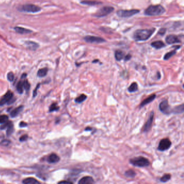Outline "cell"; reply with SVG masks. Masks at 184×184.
Returning <instances> with one entry per match:
<instances>
[{
    "instance_id": "24",
    "label": "cell",
    "mask_w": 184,
    "mask_h": 184,
    "mask_svg": "<svg viewBox=\"0 0 184 184\" xmlns=\"http://www.w3.org/2000/svg\"><path fill=\"white\" fill-rule=\"evenodd\" d=\"M48 69L47 68H44L40 69V70H38V72H37V76L38 77H44L47 75L48 73Z\"/></svg>"
},
{
    "instance_id": "33",
    "label": "cell",
    "mask_w": 184,
    "mask_h": 184,
    "mask_svg": "<svg viewBox=\"0 0 184 184\" xmlns=\"http://www.w3.org/2000/svg\"><path fill=\"white\" fill-rule=\"evenodd\" d=\"M8 116L5 115L0 116V124H5L8 121Z\"/></svg>"
},
{
    "instance_id": "13",
    "label": "cell",
    "mask_w": 184,
    "mask_h": 184,
    "mask_svg": "<svg viewBox=\"0 0 184 184\" xmlns=\"http://www.w3.org/2000/svg\"><path fill=\"white\" fill-rule=\"evenodd\" d=\"M24 45L29 50L32 51L36 50L39 47V44L38 43H36L35 42L31 41V40L25 41L24 42Z\"/></svg>"
},
{
    "instance_id": "4",
    "label": "cell",
    "mask_w": 184,
    "mask_h": 184,
    "mask_svg": "<svg viewBox=\"0 0 184 184\" xmlns=\"http://www.w3.org/2000/svg\"><path fill=\"white\" fill-rule=\"evenodd\" d=\"M18 10L21 12L26 13H37L41 10V8L37 5L33 4H26L24 5H20L18 7Z\"/></svg>"
},
{
    "instance_id": "30",
    "label": "cell",
    "mask_w": 184,
    "mask_h": 184,
    "mask_svg": "<svg viewBox=\"0 0 184 184\" xmlns=\"http://www.w3.org/2000/svg\"><path fill=\"white\" fill-rule=\"evenodd\" d=\"M60 107L58 106L57 103H53L49 107V112H52L53 111H58Z\"/></svg>"
},
{
    "instance_id": "8",
    "label": "cell",
    "mask_w": 184,
    "mask_h": 184,
    "mask_svg": "<svg viewBox=\"0 0 184 184\" xmlns=\"http://www.w3.org/2000/svg\"><path fill=\"white\" fill-rule=\"evenodd\" d=\"M171 141L169 140V139H163L160 141L157 149L160 151H165L171 147Z\"/></svg>"
},
{
    "instance_id": "34",
    "label": "cell",
    "mask_w": 184,
    "mask_h": 184,
    "mask_svg": "<svg viewBox=\"0 0 184 184\" xmlns=\"http://www.w3.org/2000/svg\"><path fill=\"white\" fill-rule=\"evenodd\" d=\"M23 88L26 91H29L30 88H31V84L29 83L27 79H25L24 81H23Z\"/></svg>"
},
{
    "instance_id": "2",
    "label": "cell",
    "mask_w": 184,
    "mask_h": 184,
    "mask_svg": "<svg viewBox=\"0 0 184 184\" xmlns=\"http://www.w3.org/2000/svg\"><path fill=\"white\" fill-rule=\"evenodd\" d=\"M165 9L160 5H151L144 11V14L146 16H156L163 14L165 12Z\"/></svg>"
},
{
    "instance_id": "25",
    "label": "cell",
    "mask_w": 184,
    "mask_h": 184,
    "mask_svg": "<svg viewBox=\"0 0 184 184\" xmlns=\"http://www.w3.org/2000/svg\"><path fill=\"white\" fill-rule=\"evenodd\" d=\"M138 89V84L136 82H134L133 83L131 84V86H129L128 90L129 92H134L137 91Z\"/></svg>"
},
{
    "instance_id": "38",
    "label": "cell",
    "mask_w": 184,
    "mask_h": 184,
    "mask_svg": "<svg viewBox=\"0 0 184 184\" xmlns=\"http://www.w3.org/2000/svg\"><path fill=\"white\" fill-rule=\"evenodd\" d=\"M40 84L39 83L37 84V86H36V88L33 91V97H35L37 95V89L40 88Z\"/></svg>"
},
{
    "instance_id": "26",
    "label": "cell",
    "mask_w": 184,
    "mask_h": 184,
    "mask_svg": "<svg viewBox=\"0 0 184 184\" xmlns=\"http://www.w3.org/2000/svg\"><path fill=\"white\" fill-rule=\"evenodd\" d=\"M16 90L20 94H22L23 93V81H20L18 83L16 86Z\"/></svg>"
},
{
    "instance_id": "17",
    "label": "cell",
    "mask_w": 184,
    "mask_h": 184,
    "mask_svg": "<svg viewBox=\"0 0 184 184\" xmlns=\"http://www.w3.org/2000/svg\"><path fill=\"white\" fill-rule=\"evenodd\" d=\"M24 106L23 105H21L19 106L18 108L14 109L13 111L10 112V116L12 118H15L16 116H18L19 114H20L21 112L23 110Z\"/></svg>"
},
{
    "instance_id": "3",
    "label": "cell",
    "mask_w": 184,
    "mask_h": 184,
    "mask_svg": "<svg viewBox=\"0 0 184 184\" xmlns=\"http://www.w3.org/2000/svg\"><path fill=\"white\" fill-rule=\"evenodd\" d=\"M130 163L134 166L139 167L149 166L150 164V162L149 161V159H147L144 157L141 156L132 158L130 160Z\"/></svg>"
},
{
    "instance_id": "6",
    "label": "cell",
    "mask_w": 184,
    "mask_h": 184,
    "mask_svg": "<svg viewBox=\"0 0 184 184\" xmlns=\"http://www.w3.org/2000/svg\"><path fill=\"white\" fill-rule=\"evenodd\" d=\"M14 94L10 90H8L4 96L0 98V106H3L5 104H11L15 100H13Z\"/></svg>"
},
{
    "instance_id": "16",
    "label": "cell",
    "mask_w": 184,
    "mask_h": 184,
    "mask_svg": "<svg viewBox=\"0 0 184 184\" xmlns=\"http://www.w3.org/2000/svg\"><path fill=\"white\" fill-rule=\"evenodd\" d=\"M156 95L155 94H153V95H152L151 96L149 97L148 98L144 99V101H143L141 103H140V108L144 107V106L147 105L148 104L150 103L152 101H153L154 100V99L156 98Z\"/></svg>"
},
{
    "instance_id": "19",
    "label": "cell",
    "mask_w": 184,
    "mask_h": 184,
    "mask_svg": "<svg viewBox=\"0 0 184 184\" xmlns=\"http://www.w3.org/2000/svg\"><path fill=\"white\" fill-rule=\"evenodd\" d=\"M60 160V157L56 154L52 153L48 157V161L50 163H56Z\"/></svg>"
},
{
    "instance_id": "14",
    "label": "cell",
    "mask_w": 184,
    "mask_h": 184,
    "mask_svg": "<svg viewBox=\"0 0 184 184\" xmlns=\"http://www.w3.org/2000/svg\"><path fill=\"white\" fill-rule=\"evenodd\" d=\"M93 179L90 176H84L78 182V184H93Z\"/></svg>"
},
{
    "instance_id": "18",
    "label": "cell",
    "mask_w": 184,
    "mask_h": 184,
    "mask_svg": "<svg viewBox=\"0 0 184 184\" xmlns=\"http://www.w3.org/2000/svg\"><path fill=\"white\" fill-rule=\"evenodd\" d=\"M151 46L153 48H154L156 49H160L165 47L166 45L163 42H162L161 40H157V41H154L153 42H152L151 44Z\"/></svg>"
},
{
    "instance_id": "42",
    "label": "cell",
    "mask_w": 184,
    "mask_h": 184,
    "mask_svg": "<svg viewBox=\"0 0 184 184\" xmlns=\"http://www.w3.org/2000/svg\"><path fill=\"white\" fill-rule=\"evenodd\" d=\"M58 184H73V183L72 182H69V181L63 180V181L59 182Z\"/></svg>"
},
{
    "instance_id": "32",
    "label": "cell",
    "mask_w": 184,
    "mask_h": 184,
    "mask_svg": "<svg viewBox=\"0 0 184 184\" xmlns=\"http://www.w3.org/2000/svg\"><path fill=\"white\" fill-rule=\"evenodd\" d=\"M13 131H14V126H13L12 122L9 124V125L7 128V134L8 136H10L11 134H13Z\"/></svg>"
},
{
    "instance_id": "10",
    "label": "cell",
    "mask_w": 184,
    "mask_h": 184,
    "mask_svg": "<svg viewBox=\"0 0 184 184\" xmlns=\"http://www.w3.org/2000/svg\"><path fill=\"white\" fill-rule=\"evenodd\" d=\"M159 110L162 113L165 115H169L171 113V108L167 99L162 101L159 104Z\"/></svg>"
},
{
    "instance_id": "22",
    "label": "cell",
    "mask_w": 184,
    "mask_h": 184,
    "mask_svg": "<svg viewBox=\"0 0 184 184\" xmlns=\"http://www.w3.org/2000/svg\"><path fill=\"white\" fill-rule=\"evenodd\" d=\"M115 56L117 61H121V60L124 57V53L121 50H117L115 51Z\"/></svg>"
},
{
    "instance_id": "28",
    "label": "cell",
    "mask_w": 184,
    "mask_h": 184,
    "mask_svg": "<svg viewBox=\"0 0 184 184\" xmlns=\"http://www.w3.org/2000/svg\"><path fill=\"white\" fill-rule=\"evenodd\" d=\"M125 176L128 177V178H134V176H136V172L134 171V170L132 169H129L125 172Z\"/></svg>"
},
{
    "instance_id": "20",
    "label": "cell",
    "mask_w": 184,
    "mask_h": 184,
    "mask_svg": "<svg viewBox=\"0 0 184 184\" xmlns=\"http://www.w3.org/2000/svg\"><path fill=\"white\" fill-rule=\"evenodd\" d=\"M22 182L23 184H40V182L34 178H28L24 179Z\"/></svg>"
},
{
    "instance_id": "23",
    "label": "cell",
    "mask_w": 184,
    "mask_h": 184,
    "mask_svg": "<svg viewBox=\"0 0 184 184\" xmlns=\"http://www.w3.org/2000/svg\"><path fill=\"white\" fill-rule=\"evenodd\" d=\"M81 3L84 5H102L103 3L102 2L93 1H81Z\"/></svg>"
},
{
    "instance_id": "40",
    "label": "cell",
    "mask_w": 184,
    "mask_h": 184,
    "mask_svg": "<svg viewBox=\"0 0 184 184\" xmlns=\"http://www.w3.org/2000/svg\"><path fill=\"white\" fill-rule=\"evenodd\" d=\"M28 136L27 135H23L20 138V141H24L25 140H27V139H28Z\"/></svg>"
},
{
    "instance_id": "31",
    "label": "cell",
    "mask_w": 184,
    "mask_h": 184,
    "mask_svg": "<svg viewBox=\"0 0 184 184\" xmlns=\"http://www.w3.org/2000/svg\"><path fill=\"white\" fill-rule=\"evenodd\" d=\"M171 174H164V176L161 177L160 180V182H166L169 181L171 179Z\"/></svg>"
},
{
    "instance_id": "45",
    "label": "cell",
    "mask_w": 184,
    "mask_h": 184,
    "mask_svg": "<svg viewBox=\"0 0 184 184\" xmlns=\"http://www.w3.org/2000/svg\"><path fill=\"white\" fill-rule=\"evenodd\" d=\"M98 61L99 60H94V61H92V63H96V62H98Z\"/></svg>"
},
{
    "instance_id": "29",
    "label": "cell",
    "mask_w": 184,
    "mask_h": 184,
    "mask_svg": "<svg viewBox=\"0 0 184 184\" xmlns=\"http://www.w3.org/2000/svg\"><path fill=\"white\" fill-rule=\"evenodd\" d=\"M176 53V50L169 51L168 53H166L164 56V60H168L169 58L172 57L173 56H174Z\"/></svg>"
},
{
    "instance_id": "12",
    "label": "cell",
    "mask_w": 184,
    "mask_h": 184,
    "mask_svg": "<svg viewBox=\"0 0 184 184\" xmlns=\"http://www.w3.org/2000/svg\"><path fill=\"white\" fill-rule=\"evenodd\" d=\"M165 40L168 44H172L174 43H180V40L179 37L174 35H169L167 36Z\"/></svg>"
},
{
    "instance_id": "39",
    "label": "cell",
    "mask_w": 184,
    "mask_h": 184,
    "mask_svg": "<svg viewBox=\"0 0 184 184\" xmlns=\"http://www.w3.org/2000/svg\"><path fill=\"white\" fill-rule=\"evenodd\" d=\"M10 141L8 140H3L1 143V144L2 145H4V146H8L9 144H10Z\"/></svg>"
},
{
    "instance_id": "36",
    "label": "cell",
    "mask_w": 184,
    "mask_h": 184,
    "mask_svg": "<svg viewBox=\"0 0 184 184\" xmlns=\"http://www.w3.org/2000/svg\"><path fill=\"white\" fill-rule=\"evenodd\" d=\"M11 123V121H8L7 122L3 124L0 127V129H1V130H4V129H5V128H7L8 126L9 125V124H10Z\"/></svg>"
},
{
    "instance_id": "43",
    "label": "cell",
    "mask_w": 184,
    "mask_h": 184,
    "mask_svg": "<svg viewBox=\"0 0 184 184\" xmlns=\"http://www.w3.org/2000/svg\"><path fill=\"white\" fill-rule=\"evenodd\" d=\"M27 126V124L25 123V122H24V121H21L20 123V126L21 128H24V127H25V126Z\"/></svg>"
},
{
    "instance_id": "11",
    "label": "cell",
    "mask_w": 184,
    "mask_h": 184,
    "mask_svg": "<svg viewBox=\"0 0 184 184\" xmlns=\"http://www.w3.org/2000/svg\"><path fill=\"white\" fill-rule=\"evenodd\" d=\"M154 115V114L153 111H152L151 114L150 115L147 121H146V123L144 125V129H143V131H144V132H149L151 128L152 123L153 121Z\"/></svg>"
},
{
    "instance_id": "21",
    "label": "cell",
    "mask_w": 184,
    "mask_h": 184,
    "mask_svg": "<svg viewBox=\"0 0 184 184\" xmlns=\"http://www.w3.org/2000/svg\"><path fill=\"white\" fill-rule=\"evenodd\" d=\"M184 104H182V105L176 106L173 108L171 110V112L175 114H182L184 111Z\"/></svg>"
},
{
    "instance_id": "35",
    "label": "cell",
    "mask_w": 184,
    "mask_h": 184,
    "mask_svg": "<svg viewBox=\"0 0 184 184\" xmlns=\"http://www.w3.org/2000/svg\"><path fill=\"white\" fill-rule=\"evenodd\" d=\"M14 74L13 73V72H9L7 74V79H8V81L9 82H13L14 79Z\"/></svg>"
},
{
    "instance_id": "15",
    "label": "cell",
    "mask_w": 184,
    "mask_h": 184,
    "mask_svg": "<svg viewBox=\"0 0 184 184\" xmlns=\"http://www.w3.org/2000/svg\"><path fill=\"white\" fill-rule=\"evenodd\" d=\"M14 30L15 31L16 33L20 34H22V35L28 34H30V33L33 32L32 31H31L30 29L22 28V27H16L14 28Z\"/></svg>"
},
{
    "instance_id": "5",
    "label": "cell",
    "mask_w": 184,
    "mask_h": 184,
    "mask_svg": "<svg viewBox=\"0 0 184 184\" xmlns=\"http://www.w3.org/2000/svg\"><path fill=\"white\" fill-rule=\"evenodd\" d=\"M140 10L138 9H131V10H119L117 11V15L119 18H130L132 16L139 13Z\"/></svg>"
},
{
    "instance_id": "37",
    "label": "cell",
    "mask_w": 184,
    "mask_h": 184,
    "mask_svg": "<svg viewBox=\"0 0 184 184\" xmlns=\"http://www.w3.org/2000/svg\"><path fill=\"white\" fill-rule=\"evenodd\" d=\"M166 28H161L160 30H159V32H158V34L160 35L163 36L164 35V34L166 33Z\"/></svg>"
},
{
    "instance_id": "27",
    "label": "cell",
    "mask_w": 184,
    "mask_h": 184,
    "mask_svg": "<svg viewBox=\"0 0 184 184\" xmlns=\"http://www.w3.org/2000/svg\"><path fill=\"white\" fill-rule=\"evenodd\" d=\"M87 98V96L84 94H82L80 96L78 97L77 98L75 99V102L77 103H81L83 102Z\"/></svg>"
},
{
    "instance_id": "1",
    "label": "cell",
    "mask_w": 184,
    "mask_h": 184,
    "mask_svg": "<svg viewBox=\"0 0 184 184\" xmlns=\"http://www.w3.org/2000/svg\"><path fill=\"white\" fill-rule=\"evenodd\" d=\"M155 31L156 29L154 28L138 29L134 33V40L136 41H144L147 40L150 37H151Z\"/></svg>"
},
{
    "instance_id": "7",
    "label": "cell",
    "mask_w": 184,
    "mask_h": 184,
    "mask_svg": "<svg viewBox=\"0 0 184 184\" xmlns=\"http://www.w3.org/2000/svg\"><path fill=\"white\" fill-rule=\"evenodd\" d=\"M114 9L115 8L111 6H104L101 8L94 16L97 18H103L114 11Z\"/></svg>"
},
{
    "instance_id": "44",
    "label": "cell",
    "mask_w": 184,
    "mask_h": 184,
    "mask_svg": "<svg viewBox=\"0 0 184 184\" xmlns=\"http://www.w3.org/2000/svg\"><path fill=\"white\" fill-rule=\"evenodd\" d=\"M92 130V129L91 128H90V127H87V128L85 129V131H91Z\"/></svg>"
},
{
    "instance_id": "41",
    "label": "cell",
    "mask_w": 184,
    "mask_h": 184,
    "mask_svg": "<svg viewBox=\"0 0 184 184\" xmlns=\"http://www.w3.org/2000/svg\"><path fill=\"white\" fill-rule=\"evenodd\" d=\"M132 58V56L131 54H128L127 55L124 56V60L125 61H129Z\"/></svg>"
},
{
    "instance_id": "9",
    "label": "cell",
    "mask_w": 184,
    "mask_h": 184,
    "mask_svg": "<svg viewBox=\"0 0 184 184\" xmlns=\"http://www.w3.org/2000/svg\"><path fill=\"white\" fill-rule=\"evenodd\" d=\"M84 40L86 42L89 43H102L106 42L104 38L93 36H86L84 37Z\"/></svg>"
}]
</instances>
